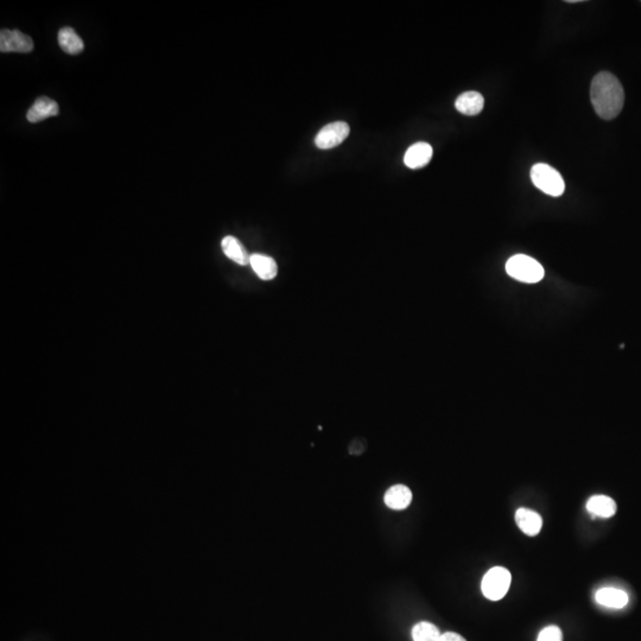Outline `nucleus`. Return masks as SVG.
Returning a JSON list of instances; mask_svg holds the SVG:
<instances>
[{"label": "nucleus", "mask_w": 641, "mask_h": 641, "mask_svg": "<svg viewBox=\"0 0 641 641\" xmlns=\"http://www.w3.org/2000/svg\"><path fill=\"white\" fill-rule=\"evenodd\" d=\"M617 503L607 495H594L587 503L589 513L600 518H610L617 513Z\"/></svg>", "instance_id": "15"}, {"label": "nucleus", "mask_w": 641, "mask_h": 641, "mask_svg": "<svg viewBox=\"0 0 641 641\" xmlns=\"http://www.w3.org/2000/svg\"><path fill=\"white\" fill-rule=\"evenodd\" d=\"M595 600L597 603L607 608L621 609L628 603V595L627 592L621 590V589L602 588L597 592Z\"/></svg>", "instance_id": "11"}, {"label": "nucleus", "mask_w": 641, "mask_h": 641, "mask_svg": "<svg viewBox=\"0 0 641 641\" xmlns=\"http://www.w3.org/2000/svg\"><path fill=\"white\" fill-rule=\"evenodd\" d=\"M58 44L63 51L69 55H78L83 50V41L75 30L63 28L58 33Z\"/></svg>", "instance_id": "16"}, {"label": "nucleus", "mask_w": 641, "mask_h": 641, "mask_svg": "<svg viewBox=\"0 0 641 641\" xmlns=\"http://www.w3.org/2000/svg\"><path fill=\"white\" fill-rule=\"evenodd\" d=\"M515 523L525 535L535 537L542 530L543 519L535 510L519 508L515 513Z\"/></svg>", "instance_id": "9"}, {"label": "nucleus", "mask_w": 641, "mask_h": 641, "mask_svg": "<svg viewBox=\"0 0 641 641\" xmlns=\"http://www.w3.org/2000/svg\"><path fill=\"white\" fill-rule=\"evenodd\" d=\"M384 500L386 506L391 510H405L413 501V493L408 487L396 485L388 488V492L385 493Z\"/></svg>", "instance_id": "10"}, {"label": "nucleus", "mask_w": 641, "mask_h": 641, "mask_svg": "<svg viewBox=\"0 0 641 641\" xmlns=\"http://www.w3.org/2000/svg\"><path fill=\"white\" fill-rule=\"evenodd\" d=\"M349 132H351V128L344 122L328 124L316 135L315 144L316 147L322 150L333 149L342 143L343 140L349 135Z\"/></svg>", "instance_id": "5"}, {"label": "nucleus", "mask_w": 641, "mask_h": 641, "mask_svg": "<svg viewBox=\"0 0 641 641\" xmlns=\"http://www.w3.org/2000/svg\"><path fill=\"white\" fill-rule=\"evenodd\" d=\"M249 265L252 266L254 272L263 281H272L277 276V263L274 262V258L265 254H252L249 259Z\"/></svg>", "instance_id": "12"}, {"label": "nucleus", "mask_w": 641, "mask_h": 641, "mask_svg": "<svg viewBox=\"0 0 641 641\" xmlns=\"http://www.w3.org/2000/svg\"><path fill=\"white\" fill-rule=\"evenodd\" d=\"M531 180L537 188L550 197H560L565 190L563 177L549 164H535L531 169Z\"/></svg>", "instance_id": "3"}, {"label": "nucleus", "mask_w": 641, "mask_h": 641, "mask_svg": "<svg viewBox=\"0 0 641 641\" xmlns=\"http://www.w3.org/2000/svg\"><path fill=\"white\" fill-rule=\"evenodd\" d=\"M483 106H485V99L478 92H475V90L462 93L455 101L456 110L462 115H478L483 110Z\"/></svg>", "instance_id": "13"}, {"label": "nucleus", "mask_w": 641, "mask_h": 641, "mask_svg": "<svg viewBox=\"0 0 641 641\" xmlns=\"http://www.w3.org/2000/svg\"><path fill=\"white\" fill-rule=\"evenodd\" d=\"M590 99L597 115L606 120H612L620 115L625 103V90L609 72H601L592 78Z\"/></svg>", "instance_id": "1"}, {"label": "nucleus", "mask_w": 641, "mask_h": 641, "mask_svg": "<svg viewBox=\"0 0 641 641\" xmlns=\"http://www.w3.org/2000/svg\"><path fill=\"white\" fill-rule=\"evenodd\" d=\"M58 112H60V108H58V102L47 97H42V98L37 99L33 106L30 107V110L26 113V118L30 123H40L44 119L58 115Z\"/></svg>", "instance_id": "8"}, {"label": "nucleus", "mask_w": 641, "mask_h": 641, "mask_svg": "<svg viewBox=\"0 0 641 641\" xmlns=\"http://www.w3.org/2000/svg\"><path fill=\"white\" fill-rule=\"evenodd\" d=\"M537 641H563V634L560 627L547 626L540 632Z\"/></svg>", "instance_id": "18"}, {"label": "nucleus", "mask_w": 641, "mask_h": 641, "mask_svg": "<svg viewBox=\"0 0 641 641\" xmlns=\"http://www.w3.org/2000/svg\"><path fill=\"white\" fill-rule=\"evenodd\" d=\"M433 147L428 143L419 142L408 147L405 152L404 163L410 169H421L429 164L433 158Z\"/></svg>", "instance_id": "7"}, {"label": "nucleus", "mask_w": 641, "mask_h": 641, "mask_svg": "<svg viewBox=\"0 0 641 641\" xmlns=\"http://www.w3.org/2000/svg\"><path fill=\"white\" fill-rule=\"evenodd\" d=\"M33 42L28 35L17 30H1L0 50L1 53H30Z\"/></svg>", "instance_id": "6"}, {"label": "nucleus", "mask_w": 641, "mask_h": 641, "mask_svg": "<svg viewBox=\"0 0 641 641\" xmlns=\"http://www.w3.org/2000/svg\"><path fill=\"white\" fill-rule=\"evenodd\" d=\"M221 247L226 257L229 258L232 262L237 263L239 265H249L251 256L237 238L232 235L224 238L221 241Z\"/></svg>", "instance_id": "14"}, {"label": "nucleus", "mask_w": 641, "mask_h": 641, "mask_svg": "<svg viewBox=\"0 0 641 641\" xmlns=\"http://www.w3.org/2000/svg\"><path fill=\"white\" fill-rule=\"evenodd\" d=\"M512 576L506 568L495 567L483 576L481 583L482 594L490 601L501 600L510 589Z\"/></svg>", "instance_id": "4"}, {"label": "nucleus", "mask_w": 641, "mask_h": 641, "mask_svg": "<svg viewBox=\"0 0 641 641\" xmlns=\"http://www.w3.org/2000/svg\"><path fill=\"white\" fill-rule=\"evenodd\" d=\"M442 634L436 626L423 621L413 628V641H441Z\"/></svg>", "instance_id": "17"}, {"label": "nucleus", "mask_w": 641, "mask_h": 641, "mask_svg": "<svg viewBox=\"0 0 641 641\" xmlns=\"http://www.w3.org/2000/svg\"><path fill=\"white\" fill-rule=\"evenodd\" d=\"M506 272L519 282L535 284L544 278L543 266L533 258L525 254H515L506 263Z\"/></svg>", "instance_id": "2"}, {"label": "nucleus", "mask_w": 641, "mask_h": 641, "mask_svg": "<svg viewBox=\"0 0 641 641\" xmlns=\"http://www.w3.org/2000/svg\"><path fill=\"white\" fill-rule=\"evenodd\" d=\"M441 641H467L465 638L461 637L460 634L453 633V632H447L442 634Z\"/></svg>", "instance_id": "19"}]
</instances>
